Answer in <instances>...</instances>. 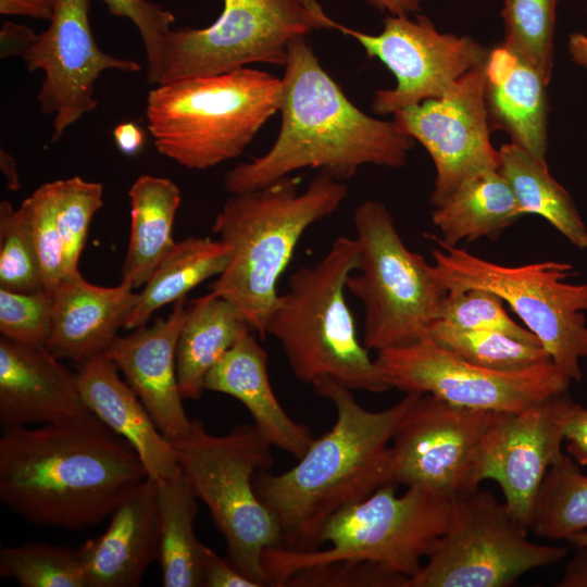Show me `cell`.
<instances>
[{
  "label": "cell",
  "instance_id": "1",
  "mask_svg": "<svg viewBox=\"0 0 587 587\" xmlns=\"http://www.w3.org/2000/svg\"><path fill=\"white\" fill-rule=\"evenodd\" d=\"M147 477L133 447L93 414L0 436V500L33 524L95 526Z\"/></svg>",
  "mask_w": 587,
  "mask_h": 587
},
{
  "label": "cell",
  "instance_id": "2",
  "mask_svg": "<svg viewBox=\"0 0 587 587\" xmlns=\"http://www.w3.org/2000/svg\"><path fill=\"white\" fill-rule=\"evenodd\" d=\"M280 101V128L271 149L225 175L230 193L263 188L297 170L319 168L345 182L360 166L400 168L414 139L392 121L355 107L322 67L305 37L290 42Z\"/></svg>",
  "mask_w": 587,
  "mask_h": 587
},
{
  "label": "cell",
  "instance_id": "3",
  "mask_svg": "<svg viewBox=\"0 0 587 587\" xmlns=\"http://www.w3.org/2000/svg\"><path fill=\"white\" fill-rule=\"evenodd\" d=\"M314 391L336 411L332 428L314 439L296 465L280 474L254 476L259 498L276 515L285 547L313 550L338 511L390 484V442L421 394L407 392L394 405L369 411L352 389L330 377L313 382ZM282 544V546H284Z\"/></svg>",
  "mask_w": 587,
  "mask_h": 587
},
{
  "label": "cell",
  "instance_id": "4",
  "mask_svg": "<svg viewBox=\"0 0 587 587\" xmlns=\"http://www.w3.org/2000/svg\"><path fill=\"white\" fill-rule=\"evenodd\" d=\"M299 183L288 175L260 189L232 193L212 225L228 247V261L210 292L230 302L262 339L279 296L278 279L299 240L348 193L344 182L324 173L302 192Z\"/></svg>",
  "mask_w": 587,
  "mask_h": 587
},
{
  "label": "cell",
  "instance_id": "5",
  "mask_svg": "<svg viewBox=\"0 0 587 587\" xmlns=\"http://www.w3.org/2000/svg\"><path fill=\"white\" fill-rule=\"evenodd\" d=\"M360 257L357 238L340 236L313 265L289 276L267 325L298 380L330 377L352 390L380 394L390 388L357 333L346 300V283Z\"/></svg>",
  "mask_w": 587,
  "mask_h": 587
},
{
  "label": "cell",
  "instance_id": "6",
  "mask_svg": "<svg viewBox=\"0 0 587 587\" xmlns=\"http://www.w3.org/2000/svg\"><path fill=\"white\" fill-rule=\"evenodd\" d=\"M282 92V78L247 66L159 84L147 96L148 129L160 154L207 170L245 151Z\"/></svg>",
  "mask_w": 587,
  "mask_h": 587
},
{
  "label": "cell",
  "instance_id": "7",
  "mask_svg": "<svg viewBox=\"0 0 587 587\" xmlns=\"http://www.w3.org/2000/svg\"><path fill=\"white\" fill-rule=\"evenodd\" d=\"M396 487L386 484L335 513L322 530L327 549L267 548L262 557L267 585L283 587L297 571L335 561H367L415 576L446 532L451 498L416 486L398 496Z\"/></svg>",
  "mask_w": 587,
  "mask_h": 587
},
{
  "label": "cell",
  "instance_id": "8",
  "mask_svg": "<svg viewBox=\"0 0 587 587\" xmlns=\"http://www.w3.org/2000/svg\"><path fill=\"white\" fill-rule=\"evenodd\" d=\"M172 444L191 489L226 541L228 559L267 586L262 557L267 548L283 544V533L276 515L259 498L254 476L273 464L271 442L254 425L213 435L201 421L191 420L189 433Z\"/></svg>",
  "mask_w": 587,
  "mask_h": 587
},
{
  "label": "cell",
  "instance_id": "9",
  "mask_svg": "<svg viewBox=\"0 0 587 587\" xmlns=\"http://www.w3.org/2000/svg\"><path fill=\"white\" fill-rule=\"evenodd\" d=\"M353 222L360 257L346 287L364 308L363 345L377 352L426 338L447 295L434 265L404 245L383 203L362 202Z\"/></svg>",
  "mask_w": 587,
  "mask_h": 587
},
{
  "label": "cell",
  "instance_id": "10",
  "mask_svg": "<svg viewBox=\"0 0 587 587\" xmlns=\"http://www.w3.org/2000/svg\"><path fill=\"white\" fill-rule=\"evenodd\" d=\"M432 254L436 276L447 292L479 288L507 302L571 379L583 377L587 358V283L569 282L574 267L567 262L542 261L507 266L445 243Z\"/></svg>",
  "mask_w": 587,
  "mask_h": 587
},
{
  "label": "cell",
  "instance_id": "11",
  "mask_svg": "<svg viewBox=\"0 0 587 587\" xmlns=\"http://www.w3.org/2000/svg\"><path fill=\"white\" fill-rule=\"evenodd\" d=\"M338 27L317 0H223L222 13L208 27L168 33L158 85L251 63L285 66L291 41Z\"/></svg>",
  "mask_w": 587,
  "mask_h": 587
},
{
  "label": "cell",
  "instance_id": "12",
  "mask_svg": "<svg viewBox=\"0 0 587 587\" xmlns=\"http://www.w3.org/2000/svg\"><path fill=\"white\" fill-rule=\"evenodd\" d=\"M527 530L491 492L457 495L446 532L408 587H507L567 555V548L529 541Z\"/></svg>",
  "mask_w": 587,
  "mask_h": 587
},
{
  "label": "cell",
  "instance_id": "13",
  "mask_svg": "<svg viewBox=\"0 0 587 587\" xmlns=\"http://www.w3.org/2000/svg\"><path fill=\"white\" fill-rule=\"evenodd\" d=\"M375 362L391 389L494 412L522 411L566 392L572 382L552 361L523 371H494L463 360L429 337L377 351Z\"/></svg>",
  "mask_w": 587,
  "mask_h": 587
},
{
  "label": "cell",
  "instance_id": "14",
  "mask_svg": "<svg viewBox=\"0 0 587 587\" xmlns=\"http://www.w3.org/2000/svg\"><path fill=\"white\" fill-rule=\"evenodd\" d=\"M496 413L421 394L390 442V482L449 498L478 489V469Z\"/></svg>",
  "mask_w": 587,
  "mask_h": 587
},
{
  "label": "cell",
  "instance_id": "15",
  "mask_svg": "<svg viewBox=\"0 0 587 587\" xmlns=\"http://www.w3.org/2000/svg\"><path fill=\"white\" fill-rule=\"evenodd\" d=\"M338 30L354 38L369 58L379 60L396 77L395 88L377 90L372 100L371 108L379 115L441 98L465 73L485 64L489 53L470 36L438 32L422 14L414 20L387 15L378 35L341 24Z\"/></svg>",
  "mask_w": 587,
  "mask_h": 587
},
{
  "label": "cell",
  "instance_id": "16",
  "mask_svg": "<svg viewBox=\"0 0 587 587\" xmlns=\"http://www.w3.org/2000/svg\"><path fill=\"white\" fill-rule=\"evenodd\" d=\"M485 64L465 73L452 89L394 113V121L419 141L436 170L430 202L438 207L465 179L498 170L484 98Z\"/></svg>",
  "mask_w": 587,
  "mask_h": 587
},
{
  "label": "cell",
  "instance_id": "17",
  "mask_svg": "<svg viewBox=\"0 0 587 587\" xmlns=\"http://www.w3.org/2000/svg\"><path fill=\"white\" fill-rule=\"evenodd\" d=\"M89 0H54L49 27L37 35L23 60L29 72L41 70L38 93L43 113L53 115L51 141L97 107L95 84L107 70L139 72V63L104 53L89 23Z\"/></svg>",
  "mask_w": 587,
  "mask_h": 587
},
{
  "label": "cell",
  "instance_id": "18",
  "mask_svg": "<svg viewBox=\"0 0 587 587\" xmlns=\"http://www.w3.org/2000/svg\"><path fill=\"white\" fill-rule=\"evenodd\" d=\"M566 392L519 412H497L484 447L478 478L495 480L510 513L528 529L544 478L562 451Z\"/></svg>",
  "mask_w": 587,
  "mask_h": 587
},
{
  "label": "cell",
  "instance_id": "19",
  "mask_svg": "<svg viewBox=\"0 0 587 587\" xmlns=\"http://www.w3.org/2000/svg\"><path fill=\"white\" fill-rule=\"evenodd\" d=\"M186 313L182 298L165 319L116 336L104 351L171 442L184 438L191 426L176 373V346Z\"/></svg>",
  "mask_w": 587,
  "mask_h": 587
},
{
  "label": "cell",
  "instance_id": "20",
  "mask_svg": "<svg viewBox=\"0 0 587 587\" xmlns=\"http://www.w3.org/2000/svg\"><path fill=\"white\" fill-rule=\"evenodd\" d=\"M47 346L0 337V424H60L91 415L75 373Z\"/></svg>",
  "mask_w": 587,
  "mask_h": 587
},
{
  "label": "cell",
  "instance_id": "21",
  "mask_svg": "<svg viewBox=\"0 0 587 587\" xmlns=\"http://www.w3.org/2000/svg\"><path fill=\"white\" fill-rule=\"evenodd\" d=\"M79 552L87 587H136L159 554L157 483L147 477L110 516L107 530Z\"/></svg>",
  "mask_w": 587,
  "mask_h": 587
},
{
  "label": "cell",
  "instance_id": "22",
  "mask_svg": "<svg viewBox=\"0 0 587 587\" xmlns=\"http://www.w3.org/2000/svg\"><path fill=\"white\" fill-rule=\"evenodd\" d=\"M134 287L87 282L80 272L64 278L53 291V313L47 348L58 358L80 364L104 353L129 315Z\"/></svg>",
  "mask_w": 587,
  "mask_h": 587
},
{
  "label": "cell",
  "instance_id": "23",
  "mask_svg": "<svg viewBox=\"0 0 587 587\" xmlns=\"http://www.w3.org/2000/svg\"><path fill=\"white\" fill-rule=\"evenodd\" d=\"M75 377L87 408L133 447L149 478L160 482L180 470L173 444L104 353L78 364Z\"/></svg>",
  "mask_w": 587,
  "mask_h": 587
},
{
  "label": "cell",
  "instance_id": "24",
  "mask_svg": "<svg viewBox=\"0 0 587 587\" xmlns=\"http://www.w3.org/2000/svg\"><path fill=\"white\" fill-rule=\"evenodd\" d=\"M547 87L540 73L503 43L489 50L484 98L490 132H505L513 143L545 165H548Z\"/></svg>",
  "mask_w": 587,
  "mask_h": 587
},
{
  "label": "cell",
  "instance_id": "25",
  "mask_svg": "<svg viewBox=\"0 0 587 587\" xmlns=\"http://www.w3.org/2000/svg\"><path fill=\"white\" fill-rule=\"evenodd\" d=\"M204 390L239 400L271 445L297 459L314 440L309 427L294 421L279 403L270 382L267 354L250 332L210 370Z\"/></svg>",
  "mask_w": 587,
  "mask_h": 587
},
{
  "label": "cell",
  "instance_id": "26",
  "mask_svg": "<svg viewBox=\"0 0 587 587\" xmlns=\"http://www.w3.org/2000/svg\"><path fill=\"white\" fill-rule=\"evenodd\" d=\"M249 332V325L226 299L209 292L192 301L176 346V373L183 399L201 397L207 374Z\"/></svg>",
  "mask_w": 587,
  "mask_h": 587
},
{
  "label": "cell",
  "instance_id": "27",
  "mask_svg": "<svg viewBox=\"0 0 587 587\" xmlns=\"http://www.w3.org/2000/svg\"><path fill=\"white\" fill-rule=\"evenodd\" d=\"M130 235L122 280L138 288L148 280L176 241L172 236L180 190L170 178L140 175L128 190Z\"/></svg>",
  "mask_w": 587,
  "mask_h": 587
},
{
  "label": "cell",
  "instance_id": "28",
  "mask_svg": "<svg viewBox=\"0 0 587 587\" xmlns=\"http://www.w3.org/2000/svg\"><path fill=\"white\" fill-rule=\"evenodd\" d=\"M435 208L433 223L449 246L463 239H496L523 216L510 185L498 170L465 179Z\"/></svg>",
  "mask_w": 587,
  "mask_h": 587
},
{
  "label": "cell",
  "instance_id": "29",
  "mask_svg": "<svg viewBox=\"0 0 587 587\" xmlns=\"http://www.w3.org/2000/svg\"><path fill=\"white\" fill-rule=\"evenodd\" d=\"M227 261L228 247L220 239L188 237L175 242L137 294L124 327L145 326L158 309L185 298L204 280L218 276Z\"/></svg>",
  "mask_w": 587,
  "mask_h": 587
},
{
  "label": "cell",
  "instance_id": "30",
  "mask_svg": "<svg viewBox=\"0 0 587 587\" xmlns=\"http://www.w3.org/2000/svg\"><path fill=\"white\" fill-rule=\"evenodd\" d=\"M157 483L159 554L165 587H199L203 544L195 534L196 495L182 469Z\"/></svg>",
  "mask_w": 587,
  "mask_h": 587
},
{
  "label": "cell",
  "instance_id": "31",
  "mask_svg": "<svg viewBox=\"0 0 587 587\" xmlns=\"http://www.w3.org/2000/svg\"><path fill=\"white\" fill-rule=\"evenodd\" d=\"M498 171L510 185L523 215L547 220L578 249L587 248V227L571 195L540 163L517 145L503 143Z\"/></svg>",
  "mask_w": 587,
  "mask_h": 587
},
{
  "label": "cell",
  "instance_id": "32",
  "mask_svg": "<svg viewBox=\"0 0 587 587\" xmlns=\"http://www.w3.org/2000/svg\"><path fill=\"white\" fill-rule=\"evenodd\" d=\"M587 529V475L562 453L549 467L538 491L528 530L553 540Z\"/></svg>",
  "mask_w": 587,
  "mask_h": 587
},
{
  "label": "cell",
  "instance_id": "33",
  "mask_svg": "<svg viewBox=\"0 0 587 587\" xmlns=\"http://www.w3.org/2000/svg\"><path fill=\"white\" fill-rule=\"evenodd\" d=\"M433 341L475 365L500 372L523 371L552 361L541 345L491 330H466L441 320L428 328Z\"/></svg>",
  "mask_w": 587,
  "mask_h": 587
},
{
  "label": "cell",
  "instance_id": "34",
  "mask_svg": "<svg viewBox=\"0 0 587 587\" xmlns=\"http://www.w3.org/2000/svg\"><path fill=\"white\" fill-rule=\"evenodd\" d=\"M0 576L22 587H87L79 548L42 542L2 547Z\"/></svg>",
  "mask_w": 587,
  "mask_h": 587
},
{
  "label": "cell",
  "instance_id": "35",
  "mask_svg": "<svg viewBox=\"0 0 587 587\" xmlns=\"http://www.w3.org/2000/svg\"><path fill=\"white\" fill-rule=\"evenodd\" d=\"M560 0H503V45L534 66L549 84Z\"/></svg>",
  "mask_w": 587,
  "mask_h": 587
},
{
  "label": "cell",
  "instance_id": "36",
  "mask_svg": "<svg viewBox=\"0 0 587 587\" xmlns=\"http://www.w3.org/2000/svg\"><path fill=\"white\" fill-rule=\"evenodd\" d=\"M58 224L63 241V279L78 273L89 225L102 207L103 186L79 176L55 180Z\"/></svg>",
  "mask_w": 587,
  "mask_h": 587
},
{
  "label": "cell",
  "instance_id": "37",
  "mask_svg": "<svg viewBox=\"0 0 587 587\" xmlns=\"http://www.w3.org/2000/svg\"><path fill=\"white\" fill-rule=\"evenodd\" d=\"M18 210L37 252L42 287L53 292L63 279V241L58 224L55 180L38 187Z\"/></svg>",
  "mask_w": 587,
  "mask_h": 587
},
{
  "label": "cell",
  "instance_id": "38",
  "mask_svg": "<svg viewBox=\"0 0 587 587\" xmlns=\"http://www.w3.org/2000/svg\"><path fill=\"white\" fill-rule=\"evenodd\" d=\"M503 303L498 295L486 289L449 291L441 301L439 320L460 329L499 332L525 342L541 345L529 329L510 317Z\"/></svg>",
  "mask_w": 587,
  "mask_h": 587
},
{
  "label": "cell",
  "instance_id": "39",
  "mask_svg": "<svg viewBox=\"0 0 587 587\" xmlns=\"http://www.w3.org/2000/svg\"><path fill=\"white\" fill-rule=\"evenodd\" d=\"M0 288H42L40 265L26 222L7 200L0 203Z\"/></svg>",
  "mask_w": 587,
  "mask_h": 587
},
{
  "label": "cell",
  "instance_id": "40",
  "mask_svg": "<svg viewBox=\"0 0 587 587\" xmlns=\"http://www.w3.org/2000/svg\"><path fill=\"white\" fill-rule=\"evenodd\" d=\"M53 292L46 288L14 291L0 288L1 336L23 344L46 346L51 332Z\"/></svg>",
  "mask_w": 587,
  "mask_h": 587
},
{
  "label": "cell",
  "instance_id": "41",
  "mask_svg": "<svg viewBox=\"0 0 587 587\" xmlns=\"http://www.w3.org/2000/svg\"><path fill=\"white\" fill-rule=\"evenodd\" d=\"M409 578L367 561H335L304 567L284 586L298 587H408Z\"/></svg>",
  "mask_w": 587,
  "mask_h": 587
},
{
  "label": "cell",
  "instance_id": "42",
  "mask_svg": "<svg viewBox=\"0 0 587 587\" xmlns=\"http://www.w3.org/2000/svg\"><path fill=\"white\" fill-rule=\"evenodd\" d=\"M109 12L134 23L141 36L147 62L148 82L158 84L166 36L175 22L174 15L160 4L148 0H103Z\"/></svg>",
  "mask_w": 587,
  "mask_h": 587
},
{
  "label": "cell",
  "instance_id": "43",
  "mask_svg": "<svg viewBox=\"0 0 587 587\" xmlns=\"http://www.w3.org/2000/svg\"><path fill=\"white\" fill-rule=\"evenodd\" d=\"M201 582L205 587H262L229 559H223L204 545L201 553Z\"/></svg>",
  "mask_w": 587,
  "mask_h": 587
},
{
  "label": "cell",
  "instance_id": "44",
  "mask_svg": "<svg viewBox=\"0 0 587 587\" xmlns=\"http://www.w3.org/2000/svg\"><path fill=\"white\" fill-rule=\"evenodd\" d=\"M562 429L566 453L578 465H587V408L567 395L562 410Z\"/></svg>",
  "mask_w": 587,
  "mask_h": 587
},
{
  "label": "cell",
  "instance_id": "45",
  "mask_svg": "<svg viewBox=\"0 0 587 587\" xmlns=\"http://www.w3.org/2000/svg\"><path fill=\"white\" fill-rule=\"evenodd\" d=\"M37 35L33 29L7 22L0 32V57L2 59L10 57L24 58L28 49L35 42Z\"/></svg>",
  "mask_w": 587,
  "mask_h": 587
},
{
  "label": "cell",
  "instance_id": "46",
  "mask_svg": "<svg viewBox=\"0 0 587 587\" xmlns=\"http://www.w3.org/2000/svg\"><path fill=\"white\" fill-rule=\"evenodd\" d=\"M54 0H0V13L5 15H25L50 21Z\"/></svg>",
  "mask_w": 587,
  "mask_h": 587
},
{
  "label": "cell",
  "instance_id": "47",
  "mask_svg": "<svg viewBox=\"0 0 587 587\" xmlns=\"http://www.w3.org/2000/svg\"><path fill=\"white\" fill-rule=\"evenodd\" d=\"M575 554L566 562L557 587H587V547H576Z\"/></svg>",
  "mask_w": 587,
  "mask_h": 587
},
{
  "label": "cell",
  "instance_id": "48",
  "mask_svg": "<svg viewBox=\"0 0 587 587\" xmlns=\"http://www.w3.org/2000/svg\"><path fill=\"white\" fill-rule=\"evenodd\" d=\"M117 149L125 155H134L142 148L145 135L140 127L132 122L116 125L113 130Z\"/></svg>",
  "mask_w": 587,
  "mask_h": 587
},
{
  "label": "cell",
  "instance_id": "49",
  "mask_svg": "<svg viewBox=\"0 0 587 587\" xmlns=\"http://www.w3.org/2000/svg\"><path fill=\"white\" fill-rule=\"evenodd\" d=\"M366 2L389 15L411 16L421 12L420 0H366Z\"/></svg>",
  "mask_w": 587,
  "mask_h": 587
},
{
  "label": "cell",
  "instance_id": "50",
  "mask_svg": "<svg viewBox=\"0 0 587 587\" xmlns=\"http://www.w3.org/2000/svg\"><path fill=\"white\" fill-rule=\"evenodd\" d=\"M567 50L575 64L587 68V35L572 33L569 37Z\"/></svg>",
  "mask_w": 587,
  "mask_h": 587
},
{
  "label": "cell",
  "instance_id": "51",
  "mask_svg": "<svg viewBox=\"0 0 587 587\" xmlns=\"http://www.w3.org/2000/svg\"><path fill=\"white\" fill-rule=\"evenodd\" d=\"M0 168L5 177V186L9 190H17L20 188L18 174L15 160L5 150H0Z\"/></svg>",
  "mask_w": 587,
  "mask_h": 587
},
{
  "label": "cell",
  "instance_id": "52",
  "mask_svg": "<svg viewBox=\"0 0 587 587\" xmlns=\"http://www.w3.org/2000/svg\"><path fill=\"white\" fill-rule=\"evenodd\" d=\"M566 540L575 547H587V529L571 535Z\"/></svg>",
  "mask_w": 587,
  "mask_h": 587
}]
</instances>
